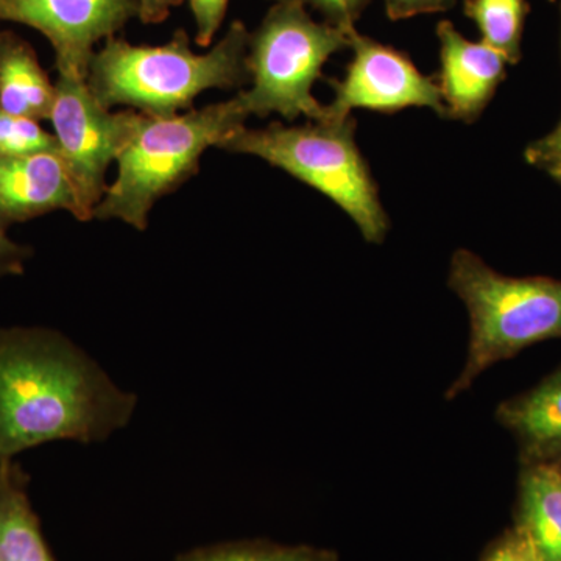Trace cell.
I'll return each mask as SVG.
<instances>
[{
  "label": "cell",
  "instance_id": "obj_1",
  "mask_svg": "<svg viewBox=\"0 0 561 561\" xmlns=\"http://www.w3.org/2000/svg\"><path fill=\"white\" fill-rule=\"evenodd\" d=\"M136 405L135 393L61 332L0 330V460L44 443L106 440Z\"/></svg>",
  "mask_w": 561,
  "mask_h": 561
},
{
  "label": "cell",
  "instance_id": "obj_2",
  "mask_svg": "<svg viewBox=\"0 0 561 561\" xmlns=\"http://www.w3.org/2000/svg\"><path fill=\"white\" fill-rule=\"evenodd\" d=\"M249 39L241 21L232 22L205 54L192 49L183 28L160 46L113 36L92 57L88 87L106 108L127 106L146 116H176L194 110L202 92L249 83Z\"/></svg>",
  "mask_w": 561,
  "mask_h": 561
},
{
  "label": "cell",
  "instance_id": "obj_3",
  "mask_svg": "<svg viewBox=\"0 0 561 561\" xmlns=\"http://www.w3.org/2000/svg\"><path fill=\"white\" fill-rule=\"evenodd\" d=\"M449 289L470 317L467 362L445 393L454 401L483 371L535 343L561 339V280L548 276L513 278L482 257L460 249L449 262Z\"/></svg>",
  "mask_w": 561,
  "mask_h": 561
},
{
  "label": "cell",
  "instance_id": "obj_4",
  "mask_svg": "<svg viewBox=\"0 0 561 561\" xmlns=\"http://www.w3.org/2000/svg\"><path fill=\"white\" fill-rule=\"evenodd\" d=\"M247 117L236 98L171 117L142 114L117 158L116 179L106 187L94 219L121 220L135 230H147L153 206L194 176L205 151L220 149L245 127Z\"/></svg>",
  "mask_w": 561,
  "mask_h": 561
},
{
  "label": "cell",
  "instance_id": "obj_5",
  "mask_svg": "<svg viewBox=\"0 0 561 561\" xmlns=\"http://www.w3.org/2000/svg\"><path fill=\"white\" fill-rule=\"evenodd\" d=\"M251 154L319 191L345 210L370 243L386 241L390 219L367 161L356 144V121L242 127L220 146Z\"/></svg>",
  "mask_w": 561,
  "mask_h": 561
},
{
  "label": "cell",
  "instance_id": "obj_6",
  "mask_svg": "<svg viewBox=\"0 0 561 561\" xmlns=\"http://www.w3.org/2000/svg\"><path fill=\"white\" fill-rule=\"evenodd\" d=\"M348 32L313 21L301 0L275 2L250 33L251 87L236 95L247 116L327 121V105L313 98L312 88L332 55L348 47Z\"/></svg>",
  "mask_w": 561,
  "mask_h": 561
},
{
  "label": "cell",
  "instance_id": "obj_7",
  "mask_svg": "<svg viewBox=\"0 0 561 561\" xmlns=\"http://www.w3.org/2000/svg\"><path fill=\"white\" fill-rule=\"evenodd\" d=\"M142 114L111 111L98 101L87 79L58 76L49 121L79 203L77 220L94 219L106 192V173L130 142Z\"/></svg>",
  "mask_w": 561,
  "mask_h": 561
},
{
  "label": "cell",
  "instance_id": "obj_8",
  "mask_svg": "<svg viewBox=\"0 0 561 561\" xmlns=\"http://www.w3.org/2000/svg\"><path fill=\"white\" fill-rule=\"evenodd\" d=\"M353 60L342 80H331L334 101L327 105V121H345L354 110L398 113L426 106L446 117L440 87L424 76L402 51L350 28Z\"/></svg>",
  "mask_w": 561,
  "mask_h": 561
},
{
  "label": "cell",
  "instance_id": "obj_9",
  "mask_svg": "<svg viewBox=\"0 0 561 561\" xmlns=\"http://www.w3.org/2000/svg\"><path fill=\"white\" fill-rule=\"evenodd\" d=\"M136 16V0H0V22L39 32L54 47L58 76L81 79H88L98 44Z\"/></svg>",
  "mask_w": 561,
  "mask_h": 561
},
{
  "label": "cell",
  "instance_id": "obj_10",
  "mask_svg": "<svg viewBox=\"0 0 561 561\" xmlns=\"http://www.w3.org/2000/svg\"><path fill=\"white\" fill-rule=\"evenodd\" d=\"M442 69L438 73L446 119L472 124L505 79L508 61L489 44L465 38L453 22L437 25Z\"/></svg>",
  "mask_w": 561,
  "mask_h": 561
},
{
  "label": "cell",
  "instance_id": "obj_11",
  "mask_svg": "<svg viewBox=\"0 0 561 561\" xmlns=\"http://www.w3.org/2000/svg\"><path fill=\"white\" fill-rule=\"evenodd\" d=\"M54 210L79 216L76 191L60 154L0 157V221L9 227Z\"/></svg>",
  "mask_w": 561,
  "mask_h": 561
},
{
  "label": "cell",
  "instance_id": "obj_12",
  "mask_svg": "<svg viewBox=\"0 0 561 561\" xmlns=\"http://www.w3.org/2000/svg\"><path fill=\"white\" fill-rule=\"evenodd\" d=\"M496 419L518 442L524 465L561 461V367L501 402Z\"/></svg>",
  "mask_w": 561,
  "mask_h": 561
},
{
  "label": "cell",
  "instance_id": "obj_13",
  "mask_svg": "<svg viewBox=\"0 0 561 561\" xmlns=\"http://www.w3.org/2000/svg\"><path fill=\"white\" fill-rule=\"evenodd\" d=\"M518 527L538 561H561V463L526 465L519 481Z\"/></svg>",
  "mask_w": 561,
  "mask_h": 561
},
{
  "label": "cell",
  "instance_id": "obj_14",
  "mask_svg": "<svg viewBox=\"0 0 561 561\" xmlns=\"http://www.w3.org/2000/svg\"><path fill=\"white\" fill-rule=\"evenodd\" d=\"M27 472L0 460V561H57L28 496Z\"/></svg>",
  "mask_w": 561,
  "mask_h": 561
},
{
  "label": "cell",
  "instance_id": "obj_15",
  "mask_svg": "<svg viewBox=\"0 0 561 561\" xmlns=\"http://www.w3.org/2000/svg\"><path fill=\"white\" fill-rule=\"evenodd\" d=\"M54 102L55 83L31 43L16 33L0 32V106L41 122L49 121Z\"/></svg>",
  "mask_w": 561,
  "mask_h": 561
},
{
  "label": "cell",
  "instance_id": "obj_16",
  "mask_svg": "<svg viewBox=\"0 0 561 561\" xmlns=\"http://www.w3.org/2000/svg\"><path fill=\"white\" fill-rule=\"evenodd\" d=\"M465 14L482 35V43L504 55L508 65L522 60L524 25L529 14L526 0H465Z\"/></svg>",
  "mask_w": 561,
  "mask_h": 561
},
{
  "label": "cell",
  "instance_id": "obj_17",
  "mask_svg": "<svg viewBox=\"0 0 561 561\" xmlns=\"http://www.w3.org/2000/svg\"><path fill=\"white\" fill-rule=\"evenodd\" d=\"M173 561H339V553L311 545L242 540L202 546L180 553Z\"/></svg>",
  "mask_w": 561,
  "mask_h": 561
},
{
  "label": "cell",
  "instance_id": "obj_18",
  "mask_svg": "<svg viewBox=\"0 0 561 561\" xmlns=\"http://www.w3.org/2000/svg\"><path fill=\"white\" fill-rule=\"evenodd\" d=\"M57 151L54 133L44 130L39 121L10 113L0 106V157H24V154Z\"/></svg>",
  "mask_w": 561,
  "mask_h": 561
},
{
  "label": "cell",
  "instance_id": "obj_19",
  "mask_svg": "<svg viewBox=\"0 0 561 561\" xmlns=\"http://www.w3.org/2000/svg\"><path fill=\"white\" fill-rule=\"evenodd\" d=\"M187 3L194 18L195 44L206 49L213 46V41L224 24L230 0H187Z\"/></svg>",
  "mask_w": 561,
  "mask_h": 561
},
{
  "label": "cell",
  "instance_id": "obj_20",
  "mask_svg": "<svg viewBox=\"0 0 561 561\" xmlns=\"http://www.w3.org/2000/svg\"><path fill=\"white\" fill-rule=\"evenodd\" d=\"M526 160L535 168L541 169L549 175L561 173V121L556 130L545 138L535 140L526 149Z\"/></svg>",
  "mask_w": 561,
  "mask_h": 561
},
{
  "label": "cell",
  "instance_id": "obj_21",
  "mask_svg": "<svg viewBox=\"0 0 561 561\" xmlns=\"http://www.w3.org/2000/svg\"><path fill=\"white\" fill-rule=\"evenodd\" d=\"M301 2L320 11L330 24L337 25L343 31H350L359 20L368 0H301Z\"/></svg>",
  "mask_w": 561,
  "mask_h": 561
},
{
  "label": "cell",
  "instance_id": "obj_22",
  "mask_svg": "<svg viewBox=\"0 0 561 561\" xmlns=\"http://www.w3.org/2000/svg\"><path fill=\"white\" fill-rule=\"evenodd\" d=\"M483 561H538L526 535L516 527L491 546Z\"/></svg>",
  "mask_w": 561,
  "mask_h": 561
},
{
  "label": "cell",
  "instance_id": "obj_23",
  "mask_svg": "<svg viewBox=\"0 0 561 561\" xmlns=\"http://www.w3.org/2000/svg\"><path fill=\"white\" fill-rule=\"evenodd\" d=\"M457 0H383L391 21L408 20L419 14L440 13L451 10Z\"/></svg>",
  "mask_w": 561,
  "mask_h": 561
},
{
  "label": "cell",
  "instance_id": "obj_24",
  "mask_svg": "<svg viewBox=\"0 0 561 561\" xmlns=\"http://www.w3.org/2000/svg\"><path fill=\"white\" fill-rule=\"evenodd\" d=\"M31 254V249L11 241L7 236L5 225L0 221V276L22 275L25 261L28 260Z\"/></svg>",
  "mask_w": 561,
  "mask_h": 561
},
{
  "label": "cell",
  "instance_id": "obj_25",
  "mask_svg": "<svg viewBox=\"0 0 561 561\" xmlns=\"http://www.w3.org/2000/svg\"><path fill=\"white\" fill-rule=\"evenodd\" d=\"M183 0H136L138 5V20L142 24H161L168 20L172 9L179 7Z\"/></svg>",
  "mask_w": 561,
  "mask_h": 561
},
{
  "label": "cell",
  "instance_id": "obj_26",
  "mask_svg": "<svg viewBox=\"0 0 561 561\" xmlns=\"http://www.w3.org/2000/svg\"><path fill=\"white\" fill-rule=\"evenodd\" d=\"M553 180H556V181H557V183H559V184H560V186H561V173H560V175H556V176H553Z\"/></svg>",
  "mask_w": 561,
  "mask_h": 561
},
{
  "label": "cell",
  "instance_id": "obj_27",
  "mask_svg": "<svg viewBox=\"0 0 561 561\" xmlns=\"http://www.w3.org/2000/svg\"><path fill=\"white\" fill-rule=\"evenodd\" d=\"M275 2H284V0H275Z\"/></svg>",
  "mask_w": 561,
  "mask_h": 561
},
{
  "label": "cell",
  "instance_id": "obj_28",
  "mask_svg": "<svg viewBox=\"0 0 561 561\" xmlns=\"http://www.w3.org/2000/svg\"><path fill=\"white\" fill-rule=\"evenodd\" d=\"M560 14H561V0H560Z\"/></svg>",
  "mask_w": 561,
  "mask_h": 561
},
{
  "label": "cell",
  "instance_id": "obj_29",
  "mask_svg": "<svg viewBox=\"0 0 561 561\" xmlns=\"http://www.w3.org/2000/svg\"><path fill=\"white\" fill-rule=\"evenodd\" d=\"M560 463H561V461H560Z\"/></svg>",
  "mask_w": 561,
  "mask_h": 561
}]
</instances>
